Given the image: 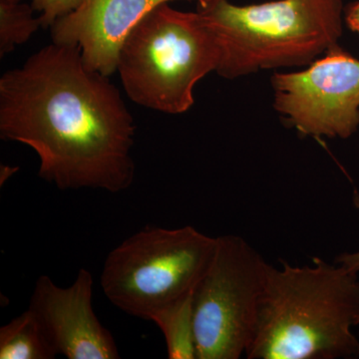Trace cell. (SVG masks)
Instances as JSON below:
<instances>
[{"instance_id": "1", "label": "cell", "mask_w": 359, "mask_h": 359, "mask_svg": "<svg viewBox=\"0 0 359 359\" xmlns=\"http://www.w3.org/2000/svg\"><path fill=\"white\" fill-rule=\"evenodd\" d=\"M135 131L119 90L79 47L52 42L0 78V138L34 150L40 178L60 190H127Z\"/></svg>"}, {"instance_id": "2", "label": "cell", "mask_w": 359, "mask_h": 359, "mask_svg": "<svg viewBox=\"0 0 359 359\" xmlns=\"http://www.w3.org/2000/svg\"><path fill=\"white\" fill-rule=\"evenodd\" d=\"M313 266L269 264L245 355L249 359L359 356L358 271L314 257Z\"/></svg>"}, {"instance_id": "3", "label": "cell", "mask_w": 359, "mask_h": 359, "mask_svg": "<svg viewBox=\"0 0 359 359\" xmlns=\"http://www.w3.org/2000/svg\"><path fill=\"white\" fill-rule=\"evenodd\" d=\"M197 11L218 39L226 79L261 70L309 66L335 46L342 35L341 0H275L236 6L204 0Z\"/></svg>"}, {"instance_id": "4", "label": "cell", "mask_w": 359, "mask_h": 359, "mask_svg": "<svg viewBox=\"0 0 359 359\" xmlns=\"http://www.w3.org/2000/svg\"><path fill=\"white\" fill-rule=\"evenodd\" d=\"M218 39L198 11L164 2L135 25L120 51L117 71L125 92L142 107L183 114L194 105V89L218 70Z\"/></svg>"}, {"instance_id": "5", "label": "cell", "mask_w": 359, "mask_h": 359, "mask_svg": "<svg viewBox=\"0 0 359 359\" xmlns=\"http://www.w3.org/2000/svg\"><path fill=\"white\" fill-rule=\"evenodd\" d=\"M218 238L192 226H146L111 250L101 273L104 294L135 318L151 316L192 294L216 252Z\"/></svg>"}, {"instance_id": "6", "label": "cell", "mask_w": 359, "mask_h": 359, "mask_svg": "<svg viewBox=\"0 0 359 359\" xmlns=\"http://www.w3.org/2000/svg\"><path fill=\"white\" fill-rule=\"evenodd\" d=\"M217 238L193 292L197 359H238L252 341L269 264L240 236Z\"/></svg>"}, {"instance_id": "7", "label": "cell", "mask_w": 359, "mask_h": 359, "mask_svg": "<svg viewBox=\"0 0 359 359\" xmlns=\"http://www.w3.org/2000/svg\"><path fill=\"white\" fill-rule=\"evenodd\" d=\"M273 107L304 136L347 139L359 126V60L335 46L306 69L276 73Z\"/></svg>"}, {"instance_id": "8", "label": "cell", "mask_w": 359, "mask_h": 359, "mask_svg": "<svg viewBox=\"0 0 359 359\" xmlns=\"http://www.w3.org/2000/svg\"><path fill=\"white\" fill-rule=\"evenodd\" d=\"M93 276L80 269L74 283L60 287L49 276L35 283L28 309L56 354L68 359L120 358L114 337L94 313Z\"/></svg>"}, {"instance_id": "9", "label": "cell", "mask_w": 359, "mask_h": 359, "mask_svg": "<svg viewBox=\"0 0 359 359\" xmlns=\"http://www.w3.org/2000/svg\"><path fill=\"white\" fill-rule=\"evenodd\" d=\"M172 1L177 0H82L52 23V42L79 47L87 68L110 77L135 25L155 6Z\"/></svg>"}, {"instance_id": "10", "label": "cell", "mask_w": 359, "mask_h": 359, "mask_svg": "<svg viewBox=\"0 0 359 359\" xmlns=\"http://www.w3.org/2000/svg\"><path fill=\"white\" fill-rule=\"evenodd\" d=\"M193 292L160 309L150 318L164 335L168 358L197 359Z\"/></svg>"}, {"instance_id": "11", "label": "cell", "mask_w": 359, "mask_h": 359, "mask_svg": "<svg viewBox=\"0 0 359 359\" xmlns=\"http://www.w3.org/2000/svg\"><path fill=\"white\" fill-rule=\"evenodd\" d=\"M56 355L30 309L0 328V359H52Z\"/></svg>"}, {"instance_id": "12", "label": "cell", "mask_w": 359, "mask_h": 359, "mask_svg": "<svg viewBox=\"0 0 359 359\" xmlns=\"http://www.w3.org/2000/svg\"><path fill=\"white\" fill-rule=\"evenodd\" d=\"M32 6L21 2L0 1V56L11 53L25 43L42 27L39 18L33 16Z\"/></svg>"}, {"instance_id": "13", "label": "cell", "mask_w": 359, "mask_h": 359, "mask_svg": "<svg viewBox=\"0 0 359 359\" xmlns=\"http://www.w3.org/2000/svg\"><path fill=\"white\" fill-rule=\"evenodd\" d=\"M82 0H32L34 11L40 13L42 27H50L52 23L61 16L70 13L79 6Z\"/></svg>"}, {"instance_id": "14", "label": "cell", "mask_w": 359, "mask_h": 359, "mask_svg": "<svg viewBox=\"0 0 359 359\" xmlns=\"http://www.w3.org/2000/svg\"><path fill=\"white\" fill-rule=\"evenodd\" d=\"M353 200L354 205L359 209V195H358V194L354 195ZM335 264H344V266H347V268L359 273V252H351V254H349V252H344V254L337 257Z\"/></svg>"}, {"instance_id": "15", "label": "cell", "mask_w": 359, "mask_h": 359, "mask_svg": "<svg viewBox=\"0 0 359 359\" xmlns=\"http://www.w3.org/2000/svg\"><path fill=\"white\" fill-rule=\"evenodd\" d=\"M344 21L351 32L359 34V1L347 6L344 11Z\"/></svg>"}, {"instance_id": "16", "label": "cell", "mask_w": 359, "mask_h": 359, "mask_svg": "<svg viewBox=\"0 0 359 359\" xmlns=\"http://www.w3.org/2000/svg\"><path fill=\"white\" fill-rule=\"evenodd\" d=\"M0 1H6V2H21V0H0Z\"/></svg>"}]
</instances>
